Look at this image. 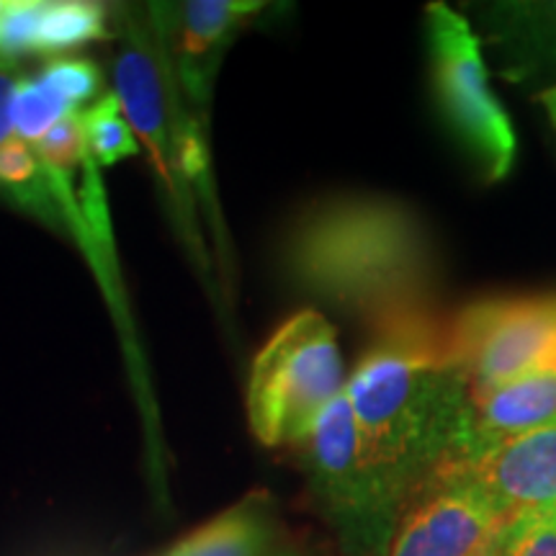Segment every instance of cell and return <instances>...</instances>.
<instances>
[{"label": "cell", "mask_w": 556, "mask_h": 556, "mask_svg": "<svg viewBox=\"0 0 556 556\" xmlns=\"http://www.w3.org/2000/svg\"><path fill=\"white\" fill-rule=\"evenodd\" d=\"M448 469L477 479L510 516L556 505V422L507 438L467 467Z\"/></svg>", "instance_id": "8fae6325"}, {"label": "cell", "mask_w": 556, "mask_h": 556, "mask_svg": "<svg viewBox=\"0 0 556 556\" xmlns=\"http://www.w3.org/2000/svg\"><path fill=\"white\" fill-rule=\"evenodd\" d=\"M513 516L464 471H438L402 513L381 556H471Z\"/></svg>", "instance_id": "ba28073f"}, {"label": "cell", "mask_w": 556, "mask_h": 556, "mask_svg": "<svg viewBox=\"0 0 556 556\" xmlns=\"http://www.w3.org/2000/svg\"><path fill=\"white\" fill-rule=\"evenodd\" d=\"M83 127H86L88 155L99 163V168L124 163V160L142 155L135 129L116 93H106L93 101V106L83 111Z\"/></svg>", "instance_id": "2e32d148"}, {"label": "cell", "mask_w": 556, "mask_h": 556, "mask_svg": "<svg viewBox=\"0 0 556 556\" xmlns=\"http://www.w3.org/2000/svg\"><path fill=\"white\" fill-rule=\"evenodd\" d=\"M0 191L9 193L16 204L29 208L34 217L50 222L52 227L62 222L45 165L39 163L31 144L16 135L0 144Z\"/></svg>", "instance_id": "9a60e30c"}, {"label": "cell", "mask_w": 556, "mask_h": 556, "mask_svg": "<svg viewBox=\"0 0 556 556\" xmlns=\"http://www.w3.org/2000/svg\"><path fill=\"white\" fill-rule=\"evenodd\" d=\"M9 9V0H0V13Z\"/></svg>", "instance_id": "44dd1931"}, {"label": "cell", "mask_w": 556, "mask_h": 556, "mask_svg": "<svg viewBox=\"0 0 556 556\" xmlns=\"http://www.w3.org/2000/svg\"><path fill=\"white\" fill-rule=\"evenodd\" d=\"M426 37L430 80L443 122L486 180H503L516 165L518 139L490 86L479 37L446 3L426 9Z\"/></svg>", "instance_id": "5b68a950"}, {"label": "cell", "mask_w": 556, "mask_h": 556, "mask_svg": "<svg viewBox=\"0 0 556 556\" xmlns=\"http://www.w3.org/2000/svg\"><path fill=\"white\" fill-rule=\"evenodd\" d=\"M263 11L255 0H189L178 5H157L155 16L165 47L176 67L178 86L193 119L206 131V109L217 78L222 54L238 37L248 18Z\"/></svg>", "instance_id": "9c48e42d"}, {"label": "cell", "mask_w": 556, "mask_h": 556, "mask_svg": "<svg viewBox=\"0 0 556 556\" xmlns=\"http://www.w3.org/2000/svg\"><path fill=\"white\" fill-rule=\"evenodd\" d=\"M505 556H556V505L528 507L507 520Z\"/></svg>", "instance_id": "e0dca14e"}, {"label": "cell", "mask_w": 556, "mask_h": 556, "mask_svg": "<svg viewBox=\"0 0 556 556\" xmlns=\"http://www.w3.org/2000/svg\"><path fill=\"white\" fill-rule=\"evenodd\" d=\"M505 526H507V523L500 526L497 531L492 533V536L486 539L484 544L479 546L477 552L471 554V556H505Z\"/></svg>", "instance_id": "ffe728a7"}, {"label": "cell", "mask_w": 556, "mask_h": 556, "mask_svg": "<svg viewBox=\"0 0 556 556\" xmlns=\"http://www.w3.org/2000/svg\"><path fill=\"white\" fill-rule=\"evenodd\" d=\"M345 394L361 462L397 528L407 505L458 456L467 430L471 389L451 348L448 319L435 309L371 330Z\"/></svg>", "instance_id": "6da1fadb"}, {"label": "cell", "mask_w": 556, "mask_h": 556, "mask_svg": "<svg viewBox=\"0 0 556 556\" xmlns=\"http://www.w3.org/2000/svg\"><path fill=\"white\" fill-rule=\"evenodd\" d=\"M283 274L368 330L438 309L435 242L400 201L338 197L309 206L281 248Z\"/></svg>", "instance_id": "7a4b0ae2"}, {"label": "cell", "mask_w": 556, "mask_h": 556, "mask_svg": "<svg viewBox=\"0 0 556 556\" xmlns=\"http://www.w3.org/2000/svg\"><path fill=\"white\" fill-rule=\"evenodd\" d=\"M111 39L109 13L88 0H45L37 54H65L90 41Z\"/></svg>", "instance_id": "5bb4252c"}, {"label": "cell", "mask_w": 556, "mask_h": 556, "mask_svg": "<svg viewBox=\"0 0 556 556\" xmlns=\"http://www.w3.org/2000/svg\"><path fill=\"white\" fill-rule=\"evenodd\" d=\"M41 11L45 0H9L0 13V62L37 54Z\"/></svg>", "instance_id": "ac0fdd59"}, {"label": "cell", "mask_w": 556, "mask_h": 556, "mask_svg": "<svg viewBox=\"0 0 556 556\" xmlns=\"http://www.w3.org/2000/svg\"><path fill=\"white\" fill-rule=\"evenodd\" d=\"M454 356L471 392L556 364V294L484 299L448 317Z\"/></svg>", "instance_id": "8992f818"}, {"label": "cell", "mask_w": 556, "mask_h": 556, "mask_svg": "<svg viewBox=\"0 0 556 556\" xmlns=\"http://www.w3.org/2000/svg\"><path fill=\"white\" fill-rule=\"evenodd\" d=\"M319 500L336 518L353 556H381L394 526L381 510L358 451V430L343 392L325 409L304 441L296 443Z\"/></svg>", "instance_id": "52a82bcc"}, {"label": "cell", "mask_w": 556, "mask_h": 556, "mask_svg": "<svg viewBox=\"0 0 556 556\" xmlns=\"http://www.w3.org/2000/svg\"><path fill=\"white\" fill-rule=\"evenodd\" d=\"M268 546V505L261 495H253L199 526L160 556H263Z\"/></svg>", "instance_id": "4fadbf2b"}, {"label": "cell", "mask_w": 556, "mask_h": 556, "mask_svg": "<svg viewBox=\"0 0 556 556\" xmlns=\"http://www.w3.org/2000/svg\"><path fill=\"white\" fill-rule=\"evenodd\" d=\"M119 11L122 50L114 65L116 99L135 129L142 152H148L165 212L170 214L186 253L201 278H212L208 253L201 232V206L214 219L212 176H208L206 131L193 119L178 86L163 29L150 11Z\"/></svg>", "instance_id": "3957f363"}, {"label": "cell", "mask_w": 556, "mask_h": 556, "mask_svg": "<svg viewBox=\"0 0 556 556\" xmlns=\"http://www.w3.org/2000/svg\"><path fill=\"white\" fill-rule=\"evenodd\" d=\"M101 90V73L90 60L58 58L37 78H18L13 93V135L37 144Z\"/></svg>", "instance_id": "7c38bea8"}, {"label": "cell", "mask_w": 556, "mask_h": 556, "mask_svg": "<svg viewBox=\"0 0 556 556\" xmlns=\"http://www.w3.org/2000/svg\"><path fill=\"white\" fill-rule=\"evenodd\" d=\"M16 78L11 67L0 62V144L13 137V93H16Z\"/></svg>", "instance_id": "d6986e66"}, {"label": "cell", "mask_w": 556, "mask_h": 556, "mask_svg": "<svg viewBox=\"0 0 556 556\" xmlns=\"http://www.w3.org/2000/svg\"><path fill=\"white\" fill-rule=\"evenodd\" d=\"M552 422H556V364L533 368L486 392H471L462 451L448 467H467L507 438Z\"/></svg>", "instance_id": "30bf717a"}, {"label": "cell", "mask_w": 556, "mask_h": 556, "mask_svg": "<svg viewBox=\"0 0 556 556\" xmlns=\"http://www.w3.org/2000/svg\"><path fill=\"white\" fill-rule=\"evenodd\" d=\"M336 328L315 309L291 315L253 361L248 422L263 446H296L345 392Z\"/></svg>", "instance_id": "277c9868"}]
</instances>
